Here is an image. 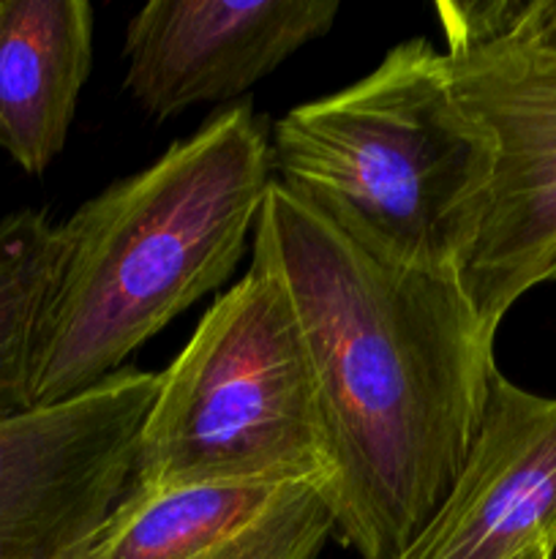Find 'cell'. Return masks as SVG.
<instances>
[{
  "label": "cell",
  "mask_w": 556,
  "mask_h": 559,
  "mask_svg": "<svg viewBox=\"0 0 556 559\" xmlns=\"http://www.w3.org/2000/svg\"><path fill=\"white\" fill-rule=\"evenodd\" d=\"M254 262L294 306L330 440L333 538L390 559L445 502L478 442L494 342L458 273L376 254L292 189L267 186Z\"/></svg>",
  "instance_id": "1"
},
{
  "label": "cell",
  "mask_w": 556,
  "mask_h": 559,
  "mask_svg": "<svg viewBox=\"0 0 556 559\" xmlns=\"http://www.w3.org/2000/svg\"><path fill=\"white\" fill-rule=\"evenodd\" d=\"M270 183V142L240 102L76 207L60 224L63 257L38 322L31 409L101 385L227 284Z\"/></svg>",
  "instance_id": "2"
},
{
  "label": "cell",
  "mask_w": 556,
  "mask_h": 559,
  "mask_svg": "<svg viewBox=\"0 0 556 559\" xmlns=\"http://www.w3.org/2000/svg\"><path fill=\"white\" fill-rule=\"evenodd\" d=\"M273 178L376 254L458 273L483 224L494 151L442 49L398 41L347 87L273 129Z\"/></svg>",
  "instance_id": "3"
},
{
  "label": "cell",
  "mask_w": 556,
  "mask_h": 559,
  "mask_svg": "<svg viewBox=\"0 0 556 559\" xmlns=\"http://www.w3.org/2000/svg\"><path fill=\"white\" fill-rule=\"evenodd\" d=\"M333 480L309 344L287 289L251 262L158 374L131 486H314Z\"/></svg>",
  "instance_id": "4"
},
{
  "label": "cell",
  "mask_w": 556,
  "mask_h": 559,
  "mask_svg": "<svg viewBox=\"0 0 556 559\" xmlns=\"http://www.w3.org/2000/svg\"><path fill=\"white\" fill-rule=\"evenodd\" d=\"M450 82L494 151L488 207L458 278L485 331L556 282V0L436 3Z\"/></svg>",
  "instance_id": "5"
},
{
  "label": "cell",
  "mask_w": 556,
  "mask_h": 559,
  "mask_svg": "<svg viewBox=\"0 0 556 559\" xmlns=\"http://www.w3.org/2000/svg\"><path fill=\"white\" fill-rule=\"evenodd\" d=\"M158 374L125 366L101 385L0 424V559H90L131 489Z\"/></svg>",
  "instance_id": "6"
},
{
  "label": "cell",
  "mask_w": 556,
  "mask_h": 559,
  "mask_svg": "<svg viewBox=\"0 0 556 559\" xmlns=\"http://www.w3.org/2000/svg\"><path fill=\"white\" fill-rule=\"evenodd\" d=\"M333 0H153L125 25V91L150 118L234 102L325 36Z\"/></svg>",
  "instance_id": "7"
},
{
  "label": "cell",
  "mask_w": 556,
  "mask_h": 559,
  "mask_svg": "<svg viewBox=\"0 0 556 559\" xmlns=\"http://www.w3.org/2000/svg\"><path fill=\"white\" fill-rule=\"evenodd\" d=\"M540 544L556 546V399L496 369L467 467L390 559H518Z\"/></svg>",
  "instance_id": "8"
},
{
  "label": "cell",
  "mask_w": 556,
  "mask_h": 559,
  "mask_svg": "<svg viewBox=\"0 0 556 559\" xmlns=\"http://www.w3.org/2000/svg\"><path fill=\"white\" fill-rule=\"evenodd\" d=\"M330 538L314 486H131L90 559H319Z\"/></svg>",
  "instance_id": "9"
},
{
  "label": "cell",
  "mask_w": 556,
  "mask_h": 559,
  "mask_svg": "<svg viewBox=\"0 0 556 559\" xmlns=\"http://www.w3.org/2000/svg\"><path fill=\"white\" fill-rule=\"evenodd\" d=\"M90 69L87 0H0V153L22 173L63 153Z\"/></svg>",
  "instance_id": "10"
},
{
  "label": "cell",
  "mask_w": 556,
  "mask_h": 559,
  "mask_svg": "<svg viewBox=\"0 0 556 559\" xmlns=\"http://www.w3.org/2000/svg\"><path fill=\"white\" fill-rule=\"evenodd\" d=\"M60 257L63 235L47 211L0 218V424L31 409L33 349Z\"/></svg>",
  "instance_id": "11"
},
{
  "label": "cell",
  "mask_w": 556,
  "mask_h": 559,
  "mask_svg": "<svg viewBox=\"0 0 556 559\" xmlns=\"http://www.w3.org/2000/svg\"><path fill=\"white\" fill-rule=\"evenodd\" d=\"M554 557H556V546L540 544V546H532L529 551H523L518 559H554Z\"/></svg>",
  "instance_id": "12"
}]
</instances>
